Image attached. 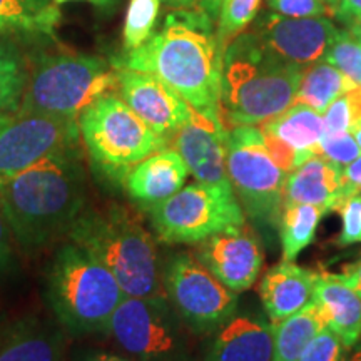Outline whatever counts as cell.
Returning a JSON list of instances; mask_svg holds the SVG:
<instances>
[{
  "label": "cell",
  "mask_w": 361,
  "mask_h": 361,
  "mask_svg": "<svg viewBox=\"0 0 361 361\" xmlns=\"http://www.w3.org/2000/svg\"><path fill=\"white\" fill-rule=\"evenodd\" d=\"M274 328L259 316H233L206 351L204 361H273Z\"/></svg>",
  "instance_id": "ac0fdd59"
},
{
  "label": "cell",
  "mask_w": 361,
  "mask_h": 361,
  "mask_svg": "<svg viewBox=\"0 0 361 361\" xmlns=\"http://www.w3.org/2000/svg\"><path fill=\"white\" fill-rule=\"evenodd\" d=\"M87 178L80 147L44 157L0 178V207L24 251H39L67 236L85 209Z\"/></svg>",
  "instance_id": "6da1fadb"
},
{
  "label": "cell",
  "mask_w": 361,
  "mask_h": 361,
  "mask_svg": "<svg viewBox=\"0 0 361 361\" xmlns=\"http://www.w3.org/2000/svg\"><path fill=\"white\" fill-rule=\"evenodd\" d=\"M303 67L284 61L247 30L226 45L221 75V119L226 129L258 126L296 101Z\"/></svg>",
  "instance_id": "3957f363"
},
{
  "label": "cell",
  "mask_w": 361,
  "mask_h": 361,
  "mask_svg": "<svg viewBox=\"0 0 361 361\" xmlns=\"http://www.w3.org/2000/svg\"><path fill=\"white\" fill-rule=\"evenodd\" d=\"M80 147L75 119L13 111L0 112V178L12 176L44 157Z\"/></svg>",
  "instance_id": "7c38bea8"
},
{
  "label": "cell",
  "mask_w": 361,
  "mask_h": 361,
  "mask_svg": "<svg viewBox=\"0 0 361 361\" xmlns=\"http://www.w3.org/2000/svg\"><path fill=\"white\" fill-rule=\"evenodd\" d=\"M271 12L284 17H331L335 11L324 0H268Z\"/></svg>",
  "instance_id": "d590c367"
},
{
  "label": "cell",
  "mask_w": 361,
  "mask_h": 361,
  "mask_svg": "<svg viewBox=\"0 0 361 361\" xmlns=\"http://www.w3.org/2000/svg\"><path fill=\"white\" fill-rule=\"evenodd\" d=\"M79 361H129L123 358V356L111 355V353H89L80 358Z\"/></svg>",
  "instance_id": "7bdbcfd3"
},
{
  "label": "cell",
  "mask_w": 361,
  "mask_h": 361,
  "mask_svg": "<svg viewBox=\"0 0 361 361\" xmlns=\"http://www.w3.org/2000/svg\"><path fill=\"white\" fill-rule=\"evenodd\" d=\"M348 350L335 331L324 326L306 345L298 361H345Z\"/></svg>",
  "instance_id": "1f68e13d"
},
{
  "label": "cell",
  "mask_w": 361,
  "mask_h": 361,
  "mask_svg": "<svg viewBox=\"0 0 361 361\" xmlns=\"http://www.w3.org/2000/svg\"><path fill=\"white\" fill-rule=\"evenodd\" d=\"M29 61L12 37H0V112L19 107L24 94Z\"/></svg>",
  "instance_id": "83f0119b"
},
{
  "label": "cell",
  "mask_w": 361,
  "mask_h": 361,
  "mask_svg": "<svg viewBox=\"0 0 361 361\" xmlns=\"http://www.w3.org/2000/svg\"><path fill=\"white\" fill-rule=\"evenodd\" d=\"M345 281L350 284L356 291V295L361 298V258L353 264H348L343 268V273H340Z\"/></svg>",
  "instance_id": "60d3db41"
},
{
  "label": "cell",
  "mask_w": 361,
  "mask_h": 361,
  "mask_svg": "<svg viewBox=\"0 0 361 361\" xmlns=\"http://www.w3.org/2000/svg\"><path fill=\"white\" fill-rule=\"evenodd\" d=\"M335 17L345 27H353L361 22V0H340Z\"/></svg>",
  "instance_id": "ab89813d"
},
{
  "label": "cell",
  "mask_w": 361,
  "mask_h": 361,
  "mask_svg": "<svg viewBox=\"0 0 361 361\" xmlns=\"http://www.w3.org/2000/svg\"><path fill=\"white\" fill-rule=\"evenodd\" d=\"M326 326L322 310L313 300L298 313L274 323V356L273 361H298L306 345L318 331Z\"/></svg>",
  "instance_id": "d4e9b609"
},
{
  "label": "cell",
  "mask_w": 361,
  "mask_h": 361,
  "mask_svg": "<svg viewBox=\"0 0 361 361\" xmlns=\"http://www.w3.org/2000/svg\"><path fill=\"white\" fill-rule=\"evenodd\" d=\"M261 130H263V129H261ZM263 135H264L266 147H268L271 157H273L274 162H276L279 168L286 171L288 174H290L291 171H295L298 168L296 152L293 151L290 146H286V144H284L283 141H279L278 137L271 135L269 133H264V130H263Z\"/></svg>",
  "instance_id": "8d00e7d4"
},
{
  "label": "cell",
  "mask_w": 361,
  "mask_h": 361,
  "mask_svg": "<svg viewBox=\"0 0 361 361\" xmlns=\"http://www.w3.org/2000/svg\"><path fill=\"white\" fill-rule=\"evenodd\" d=\"M67 238L101 261L126 296L166 295L154 238L124 207H85Z\"/></svg>",
  "instance_id": "277c9868"
},
{
  "label": "cell",
  "mask_w": 361,
  "mask_h": 361,
  "mask_svg": "<svg viewBox=\"0 0 361 361\" xmlns=\"http://www.w3.org/2000/svg\"><path fill=\"white\" fill-rule=\"evenodd\" d=\"M78 124L90 166L112 183L124 184L137 162L169 147L117 92L106 94L85 107Z\"/></svg>",
  "instance_id": "52a82bcc"
},
{
  "label": "cell",
  "mask_w": 361,
  "mask_h": 361,
  "mask_svg": "<svg viewBox=\"0 0 361 361\" xmlns=\"http://www.w3.org/2000/svg\"><path fill=\"white\" fill-rule=\"evenodd\" d=\"M351 134H353V137L356 139V142H358V146L361 149V126H356V128L351 130Z\"/></svg>",
  "instance_id": "c3c4849f"
},
{
  "label": "cell",
  "mask_w": 361,
  "mask_h": 361,
  "mask_svg": "<svg viewBox=\"0 0 361 361\" xmlns=\"http://www.w3.org/2000/svg\"><path fill=\"white\" fill-rule=\"evenodd\" d=\"M341 192L345 201L361 192V154L341 169Z\"/></svg>",
  "instance_id": "f35d334b"
},
{
  "label": "cell",
  "mask_w": 361,
  "mask_h": 361,
  "mask_svg": "<svg viewBox=\"0 0 361 361\" xmlns=\"http://www.w3.org/2000/svg\"><path fill=\"white\" fill-rule=\"evenodd\" d=\"M361 154V149L351 133L324 134L319 141L318 156L333 162L338 168H345Z\"/></svg>",
  "instance_id": "d6a6232c"
},
{
  "label": "cell",
  "mask_w": 361,
  "mask_h": 361,
  "mask_svg": "<svg viewBox=\"0 0 361 361\" xmlns=\"http://www.w3.org/2000/svg\"><path fill=\"white\" fill-rule=\"evenodd\" d=\"M111 92H117V72L106 59L40 52L29 61L19 109L78 121L85 107Z\"/></svg>",
  "instance_id": "8992f818"
},
{
  "label": "cell",
  "mask_w": 361,
  "mask_h": 361,
  "mask_svg": "<svg viewBox=\"0 0 361 361\" xmlns=\"http://www.w3.org/2000/svg\"><path fill=\"white\" fill-rule=\"evenodd\" d=\"M161 2L168 4L171 7H178V8H186V7H191L196 4V0H161Z\"/></svg>",
  "instance_id": "f6af8a7d"
},
{
  "label": "cell",
  "mask_w": 361,
  "mask_h": 361,
  "mask_svg": "<svg viewBox=\"0 0 361 361\" xmlns=\"http://www.w3.org/2000/svg\"><path fill=\"white\" fill-rule=\"evenodd\" d=\"M323 123L326 134L351 133L356 128V114L348 92L341 94L323 112Z\"/></svg>",
  "instance_id": "836d02e7"
},
{
  "label": "cell",
  "mask_w": 361,
  "mask_h": 361,
  "mask_svg": "<svg viewBox=\"0 0 361 361\" xmlns=\"http://www.w3.org/2000/svg\"><path fill=\"white\" fill-rule=\"evenodd\" d=\"M54 2H56L57 6L59 4H66V2H89L92 4V6L101 7V8H112L117 6L119 0H54Z\"/></svg>",
  "instance_id": "ee69618b"
},
{
  "label": "cell",
  "mask_w": 361,
  "mask_h": 361,
  "mask_svg": "<svg viewBox=\"0 0 361 361\" xmlns=\"http://www.w3.org/2000/svg\"><path fill=\"white\" fill-rule=\"evenodd\" d=\"M261 2L263 0H223L216 30L221 47L226 49L234 37L245 32L246 27L258 16Z\"/></svg>",
  "instance_id": "f546056e"
},
{
  "label": "cell",
  "mask_w": 361,
  "mask_h": 361,
  "mask_svg": "<svg viewBox=\"0 0 361 361\" xmlns=\"http://www.w3.org/2000/svg\"><path fill=\"white\" fill-rule=\"evenodd\" d=\"M343 202L341 168L324 157H310L288 174L284 204H313L329 214Z\"/></svg>",
  "instance_id": "ffe728a7"
},
{
  "label": "cell",
  "mask_w": 361,
  "mask_h": 361,
  "mask_svg": "<svg viewBox=\"0 0 361 361\" xmlns=\"http://www.w3.org/2000/svg\"><path fill=\"white\" fill-rule=\"evenodd\" d=\"M360 196H361V192H360Z\"/></svg>",
  "instance_id": "f907efd6"
},
{
  "label": "cell",
  "mask_w": 361,
  "mask_h": 361,
  "mask_svg": "<svg viewBox=\"0 0 361 361\" xmlns=\"http://www.w3.org/2000/svg\"><path fill=\"white\" fill-rule=\"evenodd\" d=\"M159 11L161 0H130L123 32L126 52L141 47L154 35Z\"/></svg>",
  "instance_id": "f1b7e54d"
},
{
  "label": "cell",
  "mask_w": 361,
  "mask_h": 361,
  "mask_svg": "<svg viewBox=\"0 0 361 361\" xmlns=\"http://www.w3.org/2000/svg\"><path fill=\"white\" fill-rule=\"evenodd\" d=\"M64 338L35 316L17 319L0 335V361H62Z\"/></svg>",
  "instance_id": "7402d4cb"
},
{
  "label": "cell",
  "mask_w": 361,
  "mask_h": 361,
  "mask_svg": "<svg viewBox=\"0 0 361 361\" xmlns=\"http://www.w3.org/2000/svg\"><path fill=\"white\" fill-rule=\"evenodd\" d=\"M261 129L290 146L298 156V166L318 156L319 141L326 134L323 114L301 102L291 104L281 114L261 124Z\"/></svg>",
  "instance_id": "603a6c76"
},
{
  "label": "cell",
  "mask_w": 361,
  "mask_h": 361,
  "mask_svg": "<svg viewBox=\"0 0 361 361\" xmlns=\"http://www.w3.org/2000/svg\"><path fill=\"white\" fill-rule=\"evenodd\" d=\"M324 2L328 4L329 7L333 8V11H335V13H336V8H338V2H340V0H324Z\"/></svg>",
  "instance_id": "681fc988"
},
{
  "label": "cell",
  "mask_w": 361,
  "mask_h": 361,
  "mask_svg": "<svg viewBox=\"0 0 361 361\" xmlns=\"http://www.w3.org/2000/svg\"><path fill=\"white\" fill-rule=\"evenodd\" d=\"M12 231L8 228V223L0 207V276L8 274L16 268V255H13L12 245Z\"/></svg>",
  "instance_id": "74e56055"
},
{
  "label": "cell",
  "mask_w": 361,
  "mask_h": 361,
  "mask_svg": "<svg viewBox=\"0 0 361 361\" xmlns=\"http://www.w3.org/2000/svg\"><path fill=\"white\" fill-rule=\"evenodd\" d=\"M345 361H361V341L356 345V348L346 356Z\"/></svg>",
  "instance_id": "bcb514c9"
},
{
  "label": "cell",
  "mask_w": 361,
  "mask_h": 361,
  "mask_svg": "<svg viewBox=\"0 0 361 361\" xmlns=\"http://www.w3.org/2000/svg\"><path fill=\"white\" fill-rule=\"evenodd\" d=\"M194 256L236 295L251 290L264 261L259 239L247 224L207 238Z\"/></svg>",
  "instance_id": "9a60e30c"
},
{
  "label": "cell",
  "mask_w": 361,
  "mask_h": 361,
  "mask_svg": "<svg viewBox=\"0 0 361 361\" xmlns=\"http://www.w3.org/2000/svg\"><path fill=\"white\" fill-rule=\"evenodd\" d=\"M61 17L54 0H0V37H49Z\"/></svg>",
  "instance_id": "cb8c5ba5"
},
{
  "label": "cell",
  "mask_w": 361,
  "mask_h": 361,
  "mask_svg": "<svg viewBox=\"0 0 361 361\" xmlns=\"http://www.w3.org/2000/svg\"><path fill=\"white\" fill-rule=\"evenodd\" d=\"M117 94L162 139L171 142L191 117V106L183 97L147 72L114 67Z\"/></svg>",
  "instance_id": "4fadbf2b"
},
{
  "label": "cell",
  "mask_w": 361,
  "mask_h": 361,
  "mask_svg": "<svg viewBox=\"0 0 361 361\" xmlns=\"http://www.w3.org/2000/svg\"><path fill=\"white\" fill-rule=\"evenodd\" d=\"M226 171L239 204L259 226L279 224L288 173L274 162L258 126L226 130Z\"/></svg>",
  "instance_id": "ba28073f"
},
{
  "label": "cell",
  "mask_w": 361,
  "mask_h": 361,
  "mask_svg": "<svg viewBox=\"0 0 361 361\" xmlns=\"http://www.w3.org/2000/svg\"><path fill=\"white\" fill-rule=\"evenodd\" d=\"M311 300L322 310L326 326L335 331L346 348L361 341V298L341 274L319 273Z\"/></svg>",
  "instance_id": "44dd1931"
},
{
  "label": "cell",
  "mask_w": 361,
  "mask_h": 361,
  "mask_svg": "<svg viewBox=\"0 0 361 361\" xmlns=\"http://www.w3.org/2000/svg\"><path fill=\"white\" fill-rule=\"evenodd\" d=\"M221 4H223V0H200V11L204 12L214 22L219 16Z\"/></svg>",
  "instance_id": "b9f144b4"
},
{
  "label": "cell",
  "mask_w": 361,
  "mask_h": 361,
  "mask_svg": "<svg viewBox=\"0 0 361 361\" xmlns=\"http://www.w3.org/2000/svg\"><path fill=\"white\" fill-rule=\"evenodd\" d=\"M226 130L221 117L192 109L188 123L176 133L174 149L200 183L231 188L226 171Z\"/></svg>",
  "instance_id": "2e32d148"
},
{
  "label": "cell",
  "mask_w": 361,
  "mask_h": 361,
  "mask_svg": "<svg viewBox=\"0 0 361 361\" xmlns=\"http://www.w3.org/2000/svg\"><path fill=\"white\" fill-rule=\"evenodd\" d=\"M223 54L213 20L201 11L171 13L164 29L146 44L124 52L111 62L156 75L186 101L191 109L221 117V75Z\"/></svg>",
  "instance_id": "7a4b0ae2"
},
{
  "label": "cell",
  "mask_w": 361,
  "mask_h": 361,
  "mask_svg": "<svg viewBox=\"0 0 361 361\" xmlns=\"http://www.w3.org/2000/svg\"><path fill=\"white\" fill-rule=\"evenodd\" d=\"M323 61L340 69L353 84L361 85V42L350 30H336Z\"/></svg>",
  "instance_id": "4dcf8cb0"
},
{
  "label": "cell",
  "mask_w": 361,
  "mask_h": 361,
  "mask_svg": "<svg viewBox=\"0 0 361 361\" xmlns=\"http://www.w3.org/2000/svg\"><path fill=\"white\" fill-rule=\"evenodd\" d=\"M166 298L194 335H211L236 314L238 295L191 252L171 256L162 273Z\"/></svg>",
  "instance_id": "8fae6325"
},
{
  "label": "cell",
  "mask_w": 361,
  "mask_h": 361,
  "mask_svg": "<svg viewBox=\"0 0 361 361\" xmlns=\"http://www.w3.org/2000/svg\"><path fill=\"white\" fill-rule=\"evenodd\" d=\"M189 174L179 152L166 147L137 162L126 176L124 188L130 200L147 209L178 192Z\"/></svg>",
  "instance_id": "e0dca14e"
},
{
  "label": "cell",
  "mask_w": 361,
  "mask_h": 361,
  "mask_svg": "<svg viewBox=\"0 0 361 361\" xmlns=\"http://www.w3.org/2000/svg\"><path fill=\"white\" fill-rule=\"evenodd\" d=\"M326 213L313 204H284L279 218V238L284 261H295L316 236L319 221Z\"/></svg>",
  "instance_id": "4316f807"
},
{
  "label": "cell",
  "mask_w": 361,
  "mask_h": 361,
  "mask_svg": "<svg viewBox=\"0 0 361 361\" xmlns=\"http://www.w3.org/2000/svg\"><path fill=\"white\" fill-rule=\"evenodd\" d=\"M318 273L295 261H281L266 271L259 283V298L271 323L283 322L305 308L313 298Z\"/></svg>",
  "instance_id": "d6986e66"
},
{
  "label": "cell",
  "mask_w": 361,
  "mask_h": 361,
  "mask_svg": "<svg viewBox=\"0 0 361 361\" xmlns=\"http://www.w3.org/2000/svg\"><path fill=\"white\" fill-rule=\"evenodd\" d=\"M45 295L57 322L74 335L109 333L112 316L126 298L114 274L71 241L49 266Z\"/></svg>",
  "instance_id": "5b68a950"
},
{
  "label": "cell",
  "mask_w": 361,
  "mask_h": 361,
  "mask_svg": "<svg viewBox=\"0 0 361 361\" xmlns=\"http://www.w3.org/2000/svg\"><path fill=\"white\" fill-rule=\"evenodd\" d=\"M348 30H350L351 35H353L355 39H358L360 42H361V22H358V24L353 25V27H350Z\"/></svg>",
  "instance_id": "7dc6e473"
},
{
  "label": "cell",
  "mask_w": 361,
  "mask_h": 361,
  "mask_svg": "<svg viewBox=\"0 0 361 361\" xmlns=\"http://www.w3.org/2000/svg\"><path fill=\"white\" fill-rule=\"evenodd\" d=\"M156 238L166 245H200L214 234L246 224L233 188L196 183L147 207Z\"/></svg>",
  "instance_id": "9c48e42d"
},
{
  "label": "cell",
  "mask_w": 361,
  "mask_h": 361,
  "mask_svg": "<svg viewBox=\"0 0 361 361\" xmlns=\"http://www.w3.org/2000/svg\"><path fill=\"white\" fill-rule=\"evenodd\" d=\"M355 85L335 66L319 61L305 67L295 102L306 104L311 109L323 114L329 104Z\"/></svg>",
  "instance_id": "484cf974"
},
{
  "label": "cell",
  "mask_w": 361,
  "mask_h": 361,
  "mask_svg": "<svg viewBox=\"0 0 361 361\" xmlns=\"http://www.w3.org/2000/svg\"><path fill=\"white\" fill-rule=\"evenodd\" d=\"M336 30L329 17L295 19L276 12H266L251 32L271 52L305 69L323 61Z\"/></svg>",
  "instance_id": "5bb4252c"
},
{
  "label": "cell",
  "mask_w": 361,
  "mask_h": 361,
  "mask_svg": "<svg viewBox=\"0 0 361 361\" xmlns=\"http://www.w3.org/2000/svg\"><path fill=\"white\" fill-rule=\"evenodd\" d=\"M341 231L336 238V245L346 247L361 243V196H351L340 206Z\"/></svg>",
  "instance_id": "e575fe53"
},
{
  "label": "cell",
  "mask_w": 361,
  "mask_h": 361,
  "mask_svg": "<svg viewBox=\"0 0 361 361\" xmlns=\"http://www.w3.org/2000/svg\"><path fill=\"white\" fill-rule=\"evenodd\" d=\"M109 335L135 361H196L189 328L162 296H126L111 319Z\"/></svg>",
  "instance_id": "30bf717a"
}]
</instances>
